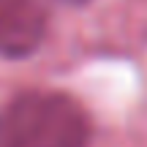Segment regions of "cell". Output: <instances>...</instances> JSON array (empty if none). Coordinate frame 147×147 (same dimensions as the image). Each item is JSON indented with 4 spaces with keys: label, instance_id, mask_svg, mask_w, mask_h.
Listing matches in <instances>:
<instances>
[{
    "label": "cell",
    "instance_id": "cell-1",
    "mask_svg": "<svg viewBox=\"0 0 147 147\" xmlns=\"http://www.w3.org/2000/svg\"><path fill=\"white\" fill-rule=\"evenodd\" d=\"M90 139L87 112L65 93H22L0 112V147H87Z\"/></svg>",
    "mask_w": 147,
    "mask_h": 147
},
{
    "label": "cell",
    "instance_id": "cell-2",
    "mask_svg": "<svg viewBox=\"0 0 147 147\" xmlns=\"http://www.w3.org/2000/svg\"><path fill=\"white\" fill-rule=\"evenodd\" d=\"M47 8L41 0H0V55L27 57L44 41Z\"/></svg>",
    "mask_w": 147,
    "mask_h": 147
},
{
    "label": "cell",
    "instance_id": "cell-3",
    "mask_svg": "<svg viewBox=\"0 0 147 147\" xmlns=\"http://www.w3.org/2000/svg\"><path fill=\"white\" fill-rule=\"evenodd\" d=\"M65 3H87V0H65Z\"/></svg>",
    "mask_w": 147,
    "mask_h": 147
}]
</instances>
